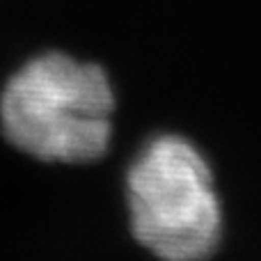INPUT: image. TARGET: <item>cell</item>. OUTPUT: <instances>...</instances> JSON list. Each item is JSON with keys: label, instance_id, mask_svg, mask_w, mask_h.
<instances>
[{"label": "cell", "instance_id": "1", "mask_svg": "<svg viewBox=\"0 0 261 261\" xmlns=\"http://www.w3.org/2000/svg\"><path fill=\"white\" fill-rule=\"evenodd\" d=\"M115 92L108 73L64 53L23 64L0 96L5 138L48 163H92L113 138Z\"/></svg>", "mask_w": 261, "mask_h": 261}, {"label": "cell", "instance_id": "2", "mask_svg": "<svg viewBox=\"0 0 261 261\" xmlns=\"http://www.w3.org/2000/svg\"><path fill=\"white\" fill-rule=\"evenodd\" d=\"M135 241L161 261H204L222 236V208L204 156L184 138L161 135L126 174Z\"/></svg>", "mask_w": 261, "mask_h": 261}]
</instances>
